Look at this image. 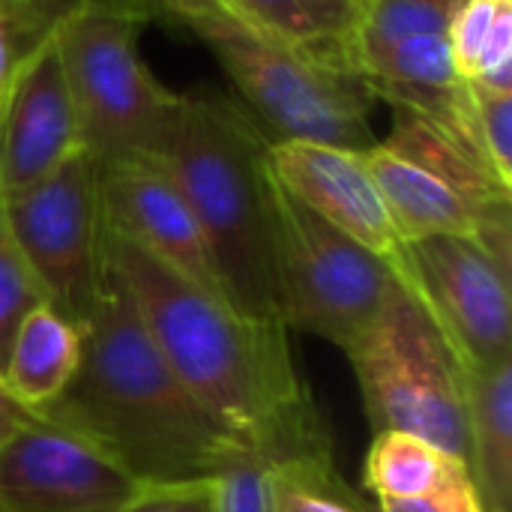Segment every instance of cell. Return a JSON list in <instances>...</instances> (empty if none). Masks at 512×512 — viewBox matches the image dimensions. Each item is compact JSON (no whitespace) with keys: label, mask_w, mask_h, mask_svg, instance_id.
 Here are the masks:
<instances>
[{"label":"cell","mask_w":512,"mask_h":512,"mask_svg":"<svg viewBox=\"0 0 512 512\" xmlns=\"http://www.w3.org/2000/svg\"><path fill=\"white\" fill-rule=\"evenodd\" d=\"M105 270L201 408L270 465L333 456L327 423L276 318H252L105 225Z\"/></svg>","instance_id":"cell-1"},{"label":"cell","mask_w":512,"mask_h":512,"mask_svg":"<svg viewBox=\"0 0 512 512\" xmlns=\"http://www.w3.org/2000/svg\"><path fill=\"white\" fill-rule=\"evenodd\" d=\"M33 414L90 441L138 486L216 480L255 459L186 390L108 270L81 321L72 381Z\"/></svg>","instance_id":"cell-2"},{"label":"cell","mask_w":512,"mask_h":512,"mask_svg":"<svg viewBox=\"0 0 512 512\" xmlns=\"http://www.w3.org/2000/svg\"><path fill=\"white\" fill-rule=\"evenodd\" d=\"M267 132L213 90L180 93L153 159L201 222L228 300L252 318H279L273 177Z\"/></svg>","instance_id":"cell-3"},{"label":"cell","mask_w":512,"mask_h":512,"mask_svg":"<svg viewBox=\"0 0 512 512\" xmlns=\"http://www.w3.org/2000/svg\"><path fill=\"white\" fill-rule=\"evenodd\" d=\"M180 24L210 48L243 102L270 126V141H318L360 153L378 144L372 96L327 54L246 24L222 0Z\"/></svg>","instance_id":"cell-4"},{"label":"cell","mask_w":512,"mask_h":512,"mask_svg":"<svg viewBox=\"0 0 512 512\" xmlns=\"http://www.w3.org/2000/svg\"><path fill=\"white\" fill-rule=\"evenodd\" d=\"M138 0H78L54 18V39L84 150L96 162L150 156L180 93L141 60Z\"/></svg>","instance_id":"cell-5"},{"label":"cell","mask_w":512,"mask_h":512,"mask_svg":"<svg viewBox=\"0 0 512 512\" xmlns=\"http://www.w3.org/2000/svg\"><path fill=\"white\" fill-rule=\"evenodd\" d=\"M342 354L357 375L372 435L411 432L468 462L462 366L405 288Z\"/></svg>","instance_id":"cell-6"},{"label":"cell","mask_w":512,"mask_h":512,"mask_svg":"<svg viewBox=\"0 0 512 512\" xmlns=\"http://www.w3.org/2000/svg\"><path fill=\"white\" fill-rule=\"evenodd\" d=\"M273 246L282 324L339 351L363 336L402 288L393 261L327 225L276 180Z\"/></svg>","instance_id":"cell-7"},{"label":"cell","mask_w":512,"mask_h":512,"mask_svg":"<svg viewBox=\"0 0 512 512\" xmlns=\"http://www.w3.org/2000/svg\"><path fill=\"white\" fill-rule=\"evenodd\" d=\"M3 210L48 306L81 324L105 285L99 162L78 150L36 186L3 198Z\"/></svg>","instance_id":"cell-8"},{"label":"cell","mask_w":512,"mask_h":512,"mask_svg":"<svg viewBox=\"0 0 512 512\" xmlns=\"http://www.w3.org/2000/svg\"><path fill=\"white\" fill-rule=\"evenodd\" d=\"M393 270L462 369L512 360L510 267L474 237L405 240Z\"/></svg>","instance_id":"cell-9"},{"label":"cell","mask_w":512,"mask_h":512,"mask_svg":"<svg viewBox=\"0 0 512 512\" xmlns=\"http://www.w3.org/2000/svg\"><path fill=\"white\" fill-rule=\"evenodd\" d=\"M138 489L90 441L33 411L0 444V512H120Z\"/></svg>","instance_id":"cell-10"},{"label":"cell","mask_w":512,"mask_h":512,"mask_svg":"<svg viewBox=\"0 0 512 512\" xmlns=\"http://www.w3.org/2000/svg\"><path fill=\"white\" fill-rule=\"evenodd\" d=\"M99 201L111 231L192 285L231 303L201 222L174 180L153 159L129 156L99 162Z\"/></svg>","instance_id":"cell-11"},{"label":"cell","mask_w":512,"mask_h":512,"mask_svg":"<svg viewBox=\"0 0 512 512\" xmlns=\"http://www.w3.org/2000/svg\"><path fill=\"white\" fill-rule=\"evenodd\" d=\"M78 150H84L78 117L54 27H48L24 57L0 105V195L12 198L36 186Z\"/></svg>","instance_id":"cell-12"},{"label":"cell","mask_w":512,"mask_h":512,"mask_svg":"<svg viewBox=\"0 0 512 512\" xmlns=\"http://www.w3.org/2000/svg\"><path fill=\"white\" fill-rule=\"evenodd\" d=\"M267 168L282 189L327 225L387 261L396 258L402 237L360 150L318 141H270Z\"/></svg>","instance_id":"cell-13"},{"label":"cell","mask_w":512,"mask_h":512,"mask_svg":"<svg viewBox=\"0 0 512 512\" xmlns=\"http://www.w3.org/2000/svg\"><path fill=\"white\" fill-rule=\"evenodd\" d=\"M387 213L405 240L474 237L492 258L510 267V210H480L432 171L393 153L381 141L363 150Z\"/></svg>","instance_id":"cell-14"},{"label":"cell","mask_w":512,"mask_h":512,"mask_svg":"<svg viewBox=\"0 0 512 512\" xmlns=\"http://www.w3.org/2000/svg\"><path fill=\"white\" fill-rule=\"evenodd\" d=\"M393 153L432 171L480 210H510L512 186L498 177L483 147L456 123L396 108V129L381 141Z\"/></svg>","instance_id":"cell-15"},{"label":"cell","mask_w":512,"mask_h":512,"mask_svg":"<svg viewBox=\"0 0 512 512\" xmlns=\"http://www.w3.org/2000/svg\"><path fill=\"white\" fill-rule=\"evenodd\" d=\"M468 468L486 512H512V360L462 369Z\"/></svg>","instance_id":"cell-16"},{"label":"cell","mask_w":512,"mask_h":512,"mask_svg":"<svg viewBox=\"0 0 512 512\" xmlns=\"http://www.w3.org/2000/svg\"><path fill=\"white\" fill-rule=\"evenodd\" d=\"M81 363V324L42 303L18 324L0 372L6 393L27 411L54 402Z\"/></svg>","instance_id":"cell-17"},{"label":"cell","mask_w":512,"mask_h":512,"mask_svg":"<svg viewBox=\"0 0 512 512\" xmlns=\"http://www.w3.org/2000/svg\"><path fill=\"white\" fill-rule=\"evenodd\" d=\"M465 480H474L468 462L420 435L411 432L372 435L363 465V483L375 495V501L420 498Z\"/></svg>","instance_id":"cell-18"},{"label":"cell","mask_w":512,"mask_h":512,"mask_svg":"<svg viewBox=\"0 0 512 512\" xmlns=\"http://www.w3.org/2000/svg\"><path fill=\"white\" fill-rule=\"evenodd\" d=\"M273 512H378L342 480L333 456L273 465Z\"/></svg>","instance_id":"cell-19"},{"label":"cell","mask_w":512,"mask_h":512,"mask_svg":"<svg viewBox=\"0 0 512 512\" xmlns=\"http://www.w3.org/2000/svg\"><path fill=\"white\" fill-rule=\"evenodd\" d=\"M462 0H366L354 39L393 42L408 36H447Z\"/></svg>","instance_id":"cell-20"},{"label":"cell","mask_w":512,"mask_h":512,"mask_svg":"<svg viewBox=\"0 0 512 512\" xmlns=\"http://www.w3.org/2000/svg\"><path fill=\"white\" fill-rule=\"evenodd\" d=\"M42 303H48L45 291L9 231L3 195H0V372H3L9 342H12L18 324L24 321L27 312H33Z\"/></svg>","instance_id":"cell-21"},{"label":"cell","mask_w":512,"mask_h":512,"mask_svg":"<svg viewBox=\"0 0 512 512\" xmlns=\"http://www.w3.org/2000/svg\"><path fill=\"white\" fill-rule=\"evenodd\" d=\"M468 90L480 144L498 177L512 186V90H489L474 81H468Z\"/></svg>","instance_id":"cell-22"},{"label":"cell","mask_w":512,"mask_h":512,"mask_svg":"<svg viewBox=\"0 0 512 512\" xmlns=\"http://www.w3.org/2000/svg\"><path fill=\"white\" fill-rule=\"evenodd\" d=\"M507 3L512 0H462V6L456 9L450 30H447V42L453 51V63L465 81L474 75L483 45L495 27V18Z\"/></svg>","instance_id":"cell-23"},{"label":"cell","mask_w":512,"mask_h":512,"mask_svg":"<svg viewBox=\"0 0 512 512\" xmlns=\"http://www.w3.org/2000/svg\"><path fill=\"white\" fill-rule=\"evenodd\" d=\"M222 3L234 15H240L246 24H252V27H258V30L276 36V39H285V42H294V45L315 48V51L327 54L294 0H222Z\"/></svg>","instance_id":"cell-24"},{"label":"cell","mask_w":512,"mask_h":512,"mask_svg":"<svg viewBox=\"0 0 512 512\" xmlns=\"http://www.w3.org/2000/svg\"><path fill=\"white\" fill-rule=\"evenodd\" d=\"M219 512H273V465L246 459L216 477Z\"/></svg>","instance_id":"cell-25"},{"label":"cell","mask_w":512,"mask_h":512,"mask_svg":"<svg viewBox=\"0 0 512 512\" xmlns=\"http://www.w3.org/2000/svg\"><path fill=\"white\" fill-rule=\"evenodd\" d=\"M294 3L309 21V27L315 30L327 57L339 63L342 48L348 45V39L354 36L363 18L366 0H294Z\"/></svg>","instance_id":"cell-26"},{"label":"cell","mask_w":512,"mask_h":512,"mask_svg":"<svg viewBox=\"0 0 512 512\" xmlns=\"http://www.w3.org/2000/svg\"><path fill=\"white\" fill-rule=\"evenodd\" d=\"M120 512H219L216 480L141 486Z\"/></svg>","instance_id":"cell-27"},{"label":"cell","mask_w":512,"mask_h":512,"mask_svg":"<svg viewBox=\"0 0 512 512\" xmlns=\"http://www.w3.org/2000/svg\"><path fill=\"white\" fill-rule=\"evenodd\" d=\"M39 39L27 36L24 6L21 0H0V105L9 93L15 72Z\"/></svg>","instance_id":"cell-28"},{"label":"cell","mask_w":512,"mask_h":512,"mask_svg":"<svg viewBox=\"0 0 512 512\" xmlns=\"http://www.w3.org/2000/svg\"><path fill=\"white\" fill-rule=\"evenodd\" d=\"M378 512H486L480 492L474 480L420 495V498H405V501H378Z\"/></svg>","instance_id":"cell-29"},{"label":"cell","mask_w":512,"mask_h":512,"mask_svg":"<svg viewBox=\"0 0 512 512\" xmlns=\"http://www.w3.org/2000/svg\"><path fill=\"white\" fill-rule=\"evenodd\" d=\"M27 417H30V411H27L24 405H18V402L6 393V387L0 384V444H3Z\"/></svg>","instance_id":"cell-30"},{"label":"cell","mask_w":512,"mask_h":512,"mask_svg":"<svg viewBox=\"0 0 512 512\" xmlns=\"http://www.w3.org/2000/svg\"><path fill=\"white\" fill-rule=\"evenodd\" d=\"M144 3L156 6L159 12L171 15V18L180 24V21L189 15V12H198V9H204V6H213V3H219V0H144Z\"/></svg>","instance_id":"cell-31"}]
</instances>
